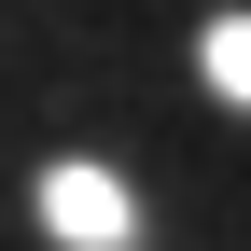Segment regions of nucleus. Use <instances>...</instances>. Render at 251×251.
<instances>
[{
	"instance_id": "obj_1",
	"label": "nucleus",
	"mask_w": 251,
	"mask_h": 251,
	"mask_svg": "<svg viewBox=\"0 0 251 251\" xmlns=\"http://www.w3.org/2000/svg\"><path fill=\"white\" fill-rule=\"evenodd\" d=\"M42 224L70 237V251H126V237H140V209H126L112 168H56V181H42Z\"/></svg>"
},
{
	"instance_id": "obj_2",
	"label": "nucleus",
	"mask_w": 251,
	"mask_h": 251,
	"mask_svg": "<svg viewBox=\"0 0 251 251\" xmlns=\"http://www.w3.org/2000/svg\"><path fill=\"white\" fill-rule=\"evenodd\" d=\"M196 70H209V84L251 112V14H224V28H209V42H196Z\"/></svg>"
}]
</instances>
